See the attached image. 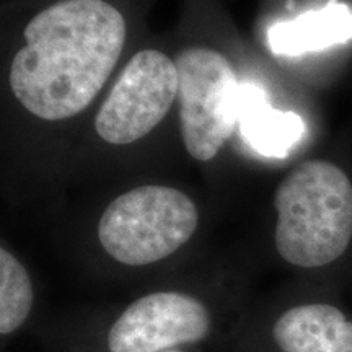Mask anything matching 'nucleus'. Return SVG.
I'll list each match as a JSON object with an SVG mask.
<instances>
[{
  "instance_id": "nucleus-7",
  "label": "nucleus",
  "mask_w": 352,
  "mask_h": 352,
  "mask_svg": "<svg viewBox=\"0 0 352 352\" xmlns=\"http://www.w3.org/2000/svg\"><path fill=\"white\" fill-rule=\"evenodd\" d=\"M270 340L279 352H352V321L329 303H302L276 316Z\"/></svg>"
},
{
  "instance_id": "nucleus-8",
  "label": "nucleus",
  "mask_w": 352,
  "mask_h": 352,
  "mask_svg": "<svg viewBox=\"0 0 352 352\" xmlns=\"http://www.w3.org/2000/svg\"><path fill=\"white\" fill-rule=\"evenodd\" d=\"M239 127L253 151L272 158L287 157L307 132L302 116L274 108L261 88L252 83L241 85Z\"/></svg>"
},
{
  "instance_id": "nucleus-9",
  "label": "nucleus",
  "mask_w": 352,
  "mask_h": 352,
  "mask_svg": "<svg viewBox=\"0 0 352 352\" xmlns=\"http://www.w3.org/2000/svg\"><path fill=\"white\" fill-rule=\"evenodd\" d=\"M352 39V8L331 2L294 20L279 21L267 32V43L277 56H302L318 52Z\"/></svg>"
},
{
  "instance_id": "nucleus-11",
  "label": "nucleus",
  "mask_w": 352,
  "mask_h": 352,
  "mask_svg": "<svg viewBox=\"0 0 352 352\" xmlns=\"http://www.w3.org/2000/svg\"><path fill=\"white\" fill-rule=\"evenodd\" d=\"M168 352H192V349H178V351H168Z\"/></svg>"
},
{
  "instance_id": "nucleus-1",
  "label": "nucleus",
  "mask_w": 352,
  "mask_h": 352,
  "mask_svg": "<svg viewBox=\"0 0 352 352\" xmlns=\"http://www.w3.org/2000/svg\"><path fill=\"white\" fill-rule=\"evenodd\" d=\"M122 13L104 0H60L26 25L8 83L26 111L64 121L90 107L126 43Z\"/></svg>"
},
{
  "instance_id": "nucleus-5",
  "label": "nucleus",
  "mask_w": 352,
  "mask_h": 352,
  "mask_svg": "<svg viewBox=\"0 0 352 352\" xmlns=\"http://www.w3.org/2000/svg\"><path fill=\"white\" fill-rule=\"evenodd\" d=\"M214 308L196 294L153 290L134 298L109 321L104 352H168L195 349L217 329Z\"/></svg>"
},
{
  "instance_id": "nucleus-4",
  "label": "nucleus",
  "mask_w": 352,
  "mask_h": 352,
  "mask_svg": "<svg viewBox=\"0 0 352 352\" xmlns=\"http://www.w3.org/2000/svg\"><path fill=\"white\" fill-rule=\"evenodd\" d=\"M175 64L183 144L195 160L210 162L239 126V77L227 57L209 47H186Z\"/></svg>"
},
{
  "instance_id": "nucleus-2",
  "label": "nucleus",
  "mask_w": 352,
  "mask_h": 352,
  "mask_svg": "<svg viewBox=\"0 0 352 352\" xmlns=\"http://www.w3.org/2000/svg\"><path fill=\"white\" fill-rule=\"evenodd\" d=\"M274 245L280 259L316 270L340 259L352 240V183L327 160L303 162L274 195Z\"/></svg>"
},
{
  "instance_id": "nucleus-6",
  "label": "nucleus",
  "mask_w": 352,
  "mask_h": 352,
  "mask_svg": "<svg viewBox=\"0 0 352 352\" xmlns=\"http://www.w3.org/2000/svg\"><path fill=\"white\" fill-rule=\"evenodd\" d=\"M178 98V69L158 50L131 57L98 109L95 129L104 142H138L164 121Z\"/></svg>"
},
{
  "instance_id": "nucleus-10",
  "label": "nucleus",
  "mask_w": 352,
  "mask_h": 352,
  "mask_svg": "<svg viewBox=\"0 0 352 352\" xmlns=\"http://www.w3.org/2000/svg\"><path fill=\"white\" fill-rule=\"evenodd\" d=\"M34 308V287L25 264L6 245L0 248V336L25 328Z\"/></svg>"
},
{
  "instance_id": "nucleus-3",
  "label": "nucleus",
  "mask_w": 352,
  "mask_h": 352,
  "mask_svg": "<svg viewBox=\"0 0 352 352\" xmlns=\"http://www.w3.org/2000/svg\"><path fill=\"white\" fill-rule=\"evenodd\" d=\"M195 201L179 189L145 184L122 192L103 210L96 239L108 258L127 267L165 261L199 228Z\"/></svg>"
}]
</instances>
